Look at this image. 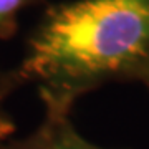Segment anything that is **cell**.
<instances>
[{
	"instance_id": "3957f363",
	"label": "cell",
	"mask_w": 149,
	"mask_h": 149,
	"mask_svg": "<svg viewBox=\"0 0 149 149\" xmlns=\"http://www.w3.org/2000/svg\"><path fill=\"white\" fill-rule=\"evenodd\" d=\"M66 114H55L47 113V121L43 128L38 131L33 138H30L25 143H20L10 149H56V134H58L60 119ZM2 149H5V146Z\"/></svg>"
},
{
	"instance_id": "6da1fadb",
	"label": "cell",
	"mask_w": 149,
	"mask_h": 149,
	"mask_svg": "<svg viewBox=\"0 0 149 149\" xmlns=\"http://www.w3.org/2000/svg\"><path fill=\"white\" fill-rule=\"evenodd\" d=\"M149 70V0L45 3L10 71L15 88L38 86L48 113L68 114L76 98Z\"/></svg>"
},
{
	"instance_id": "7a4b0ae2",
	"label": "cell",
	"mask_w": 149,
	"mask_h": 149,
	"mask_svg": "<svg viewBox=\"0 0 149 149\" xmlns=\"http://www.w3.org/2000/svg\"><path fill=\"white\" fill-rule=\"evenodd\" d=\"M45 0H0V40H10L18 30V15Z\"/></svg>"
},
{
	"instance_id": "5b68a950",
	"label": "cell",
	"mask_w": 149,
	"mask_h": 149,
	"mask_svg": "<svg viewBox=\"0 0 149 149\" xmlns=\"http://www.w3.org/2000/svg\"><path fill=\"white\" fill-rule=\"evenodd\" d=\"M56 149H101L98 146H93L88 141L78 136L70 126L66 116L60 119L58 134H56Z\"/></svg>"
},
{
	"instance_id": "8992f818",
	"label": "cell",
	"mask_w": 149,
	"mask_h": 149,
	"mask_svg": "<svg viewBox=\"0 0 149 149\" xmlns=\"http://www.w3.org/2000/svg\"><path fill=\"white\" fill-rule=\"evenodd\" d=\"M141 83H144V85H146V86L149 88V70L146 71V73H144L143 78H141Z\"/></svg>"
},
{
	"instance_id": "277c9868",
	"label": "cell",
	"mask_w": 149,
	"mask_h": 149,
	"mask_svg": "<svg viewBox=\"0 0 149 149\" xmlns=\"http://www.w3.org/2000/svg\"><path fill=\"white\" fill-rule=\"evenodd\" d=\"M15 85L12 81V76H10V71L8 73H3L0 71V149L3 148V144L10 134L13 133L15 129V124H13V119L10 118L8 111H7V106H5V100L10 90H13Z\"/></svg>"
}]
</instances>
